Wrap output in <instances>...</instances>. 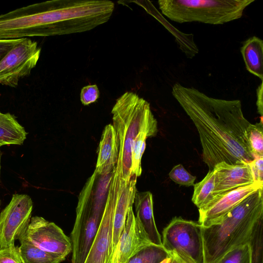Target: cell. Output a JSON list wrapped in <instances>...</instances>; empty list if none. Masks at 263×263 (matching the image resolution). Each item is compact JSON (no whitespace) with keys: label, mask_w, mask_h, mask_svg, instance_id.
I'll list each match as a JSON object with an SVG mask.
<instances>
[{"label":"cell","mask_w":263,"mask_h":263,"mask_svg":"<svg viewBox=\"0 0 263 263\" xmlns=\"http://www.w3.org/2000/svg\"><path fill=\"white\" fill-rule=\"evenodd\" d=\"M171 261H172V256L171 255V256L167 257L165 259H163L160 263H171Z\"/></svg>","instance_id":"34"},{"label":"cell","mask_w":263,"mask_h":263,"mask_svg":"<svg viewBox=\"0 0 263 263\" xmlns=\"http://www.w3.org/2000/svg\"><path fill=\"white\" fill-rule=\"evenodd\" d=\"M0 263H25L21 257L17 247L0 249Z\"/></svg>","instance_id":"28"},{"label":"cell","mask_w":263,"mask_h":263,"mask_svg":"<svg viewBox=\"0 0 263 263\" xmlns=\"http://www.w3.org/2000/svg\"><path fill=\"white\" fill-rule=\"evenodd\" d=\"M33 202L26 194H14L0 212V249L11 247L25 233L31 218Z\"/></svg>","instance_id":"10"},{"label":"cell","mask_w":263,"mask_h":263,"mask_svg":"<svg viewBox=\"0 0 263 263\" xmlns=\"http://www.w3.org/2000/svg\"><path fill=\"white\" fill-rule=\"evenodd\" d=\"M153 244L136 217L132 207L128 212L124 227L113 250L110 263H127L138 252Z\"/></svg>","instance_id":"12"},{"label":"cell","mask_w":263,"mask_h":263,"mask_svg":"<svg viewBox=\"0 0 263 263\" xmlns=\"http://www.w3.org/2000/svg\"><path fill=\"white\" fill-rule=\"evenodd\" d=\"M214 263H250L249 243L232 248Z\"/></svg>","instance_id":"26"},{"label":"cell","mask_w":263,"mask_h":263,"mask_svg":"<svg viewBox=\"0 0 263 263\" xmlns=\"http://www.w3.org/2000/svg\"><path fill=\"white\" fill-rule=\"evenodd\" d=\"M262 216L261 187L235 206L219 223L201 226L205 263H214L232 248L248 243L255 223Z\"/></svg>","instance_id":"3"},{"label":"cell","mask_w":263,"mask_h":263,"mask_svg":"<svg viewBox=\"0 0 263 263\" xmlns=\"http://www.w3.org/2000/svg\"><path fill=\"white\" fill-rule=\"evenodd\" d=\"M147 135L143 132L140 133L136 138L133 146L131 156L132 175L136 177L142 173L141 158L146 147Z\"/></svg>","instance_id":"25"},{"label":"cell","mask_w":263,"mask_h":263,"mask_svg":"<svg viewBox=\"0 0 263 263\" xmlns=\"http://www.w3.org/2000/svg\"><path fill=\"white\" fill-rule=\"evenodd\" d=\"M41 51L35 41L22 39L0 60V84L16 87L36 66Z\"/></svg>","instance_id":"9"},{"label":"cell","mask_w":263,"mask_h":263,"mask_svg":"<svg viewBox=\"0 0 263 263\" xmlns=\"http://www.w3.org/2000/svg\"><path fill=\"white\" fill-rule=\"evenodd\" d=\"M247 138L254 159L263 157L262 117L260 122L250 123L246 130Z\"/></svg>","instance_id":"24"},{"label":"cell","mask_w":263,"mask_h":263,"mask_svg":"<svg viewBox=\"0 0 263 263\" xmlns=\"http://www.w3.org/2000/svg\"><path fill=\"white\" fill-rule=\"evenodd\" d=\"M262 187L263 184L254 182L215 197L207 205L198 209V223L203 227H209L219 223L230 211L244 199Z\"/></svg>","instance_id":"13"},{"label":"cell","mask_w":263,"mask_h":263,"mask_svg":"<svg viewBox=\"0 0 263 263\" xmlns=\"http://www.w3.org/2000/svg\"><path fill=\"white\" fill-rule=\"evenodd\" d=\"M105 206L83 190L71 233V263H84L99 227Z\"/></svg>","instance_id":"6"},{"label":"cell","mask_w":263,"mask_h":263,"mask_svg":"<svg viewBox=\"0 0 263 263\" xmlns=\"http://www.w3.org/2000/svg\"><path fill=\"white\" fill-rule=\"evenodd\" d=\"M255 0H160L163 14L178 23L222 25L242 17Z\"/></svg>","instance_id":"5"},{"label":"cell","mask_w":263,"mask_h":263,"mask_svg":"<svg viewBox=\"0 0 263 263\" xmlns=\"http://www.w3.org/2000/svg\"><path fill=\"white\" fill-rule=\"evenodd\" d=\"M1 203H2L1 200L0 199V209H1Z\"/></svg>","instance_id":"36"},{"label":"cell","mask_w":263,"mask_h":263,"mask_svg":"<svg viewBox=\"0 0 263 263\" xmlns=\"http://www.w3.org/2000/svg\"><path fill=\"white\" fill-rule=\"evenodd\" d=\"M21 238L41 250L64 258L72 250L71 240L63 230L54 223L40 216L31 217Z\"/></svg>","instance_id":"11"},{"label":"cell","mask_w":263,"mask_h":263,"mask_svg":"<svg viewBox=\"0 0 263 263\" xmlns=\"http://www.w3.org/2000/svg\"><path fill=\"white\" fill-rule=\"evenodd\" d=\"M248 243L250 263H263V216L255 223Z\"/></svg>","instance_id":"23"},{"label":"cell","mask_w":263,"mask_h":263,"mask_svg":"<svg viewBox=\"0 0 263 263\" xmlns=\"http://www.w3.org/2000/svg\"><path fill=\"white\" fill-rule=\"evenodd\" d=\"M170 256L171 254L163 246L153 244L138 252L127 263H160Z\"/></svg>","instance_id":"22"},{"label":"cell","mask_w":263,"mask_h":263,"mask_svg":"<svg viewBox=\"0 0 263 263\" xmlns=\"http://www.w3.org/2000/svg\"><path fill=\"white\" fill-rule=\"evenodd\" d=\"M134 203L138 219L151 241L157 246H163L161 237L157 228L153 213V195L149 191L135 194Z\"/></svg>","instance_id":"17"},{"label":"cell","mask_w":263,"mask_h":263,"mask_svg":"<svg viewBox=\"0 0 263 263\" xmlns=\"http://www.w3.org/2000/svg\"><path fill=\"white\" fill-rule=\"evenodd\" d=\"M215 172L214 198L239 187L255 182L248 163L232 165L222 162L216 164Z\"/></svg>","instance_id":"14"},{"label":"cell","mask_w":263,"mask_h":263,"mask_svg":"<svg viewBox=\"0 0 263 263\" xmlns=\"http://www.w3.org/2000/svg\"><path fill=\"white\" fill-rule=\"evenodd\" d=\"M18 251L25 263H60L65 258L41 250L24 239L18 240Z\"/></svg>","instance_id":"20"},{"label":"cell","mask_w":263,"mask_h":263,"mask_svg":"<svg viewBox=\"0 0 263 263\" xmlns=\"http://www.w3.org/2000/svg\"><path fill=\"white\" fill-rule=\"evenodd\" d=\"M172 256L171 263H188L175 253H170Z\"/></svg>","instance_id":"33"},{"label":"cell","mask_w":263,"mask_h":263,"mask_svg":"<svg viewBox=\"0 0 263 263\" xmlns=\"http://www.w3.org/2000/svg\"><path fill=\"white\" fill-rule=\"evenodd\" d=\"M172 93L197 129L202 159L209 171L222 162L236 165L254 159L246 136L251 123L239 100L213 98L179 83L174 84Z\"/></svg>","instance_id":"1"},{"label":"cell","mask_w":263,"mask_h":263,"mask_svg":"<svg viewBox=\"0 0 263 263\" xmlns=\"http://www.w3.org/2000/svg\"><path fill=\"white\" fill-rule=\"evenodd\" d=\"M1 113V112L0 111V114Z\"/></svg>","instance_id":"37"},{"label":"cell","mask_w":263,"mask_h":263,"mask_svg":"<svg viewBox=\"0 0 263 263\" xmlns=\"http://www.w3.org/2000/svg\"><path fill=\"white\" fill-rule=\"evenodd\" d=\"M215 185V172L209 171L205 177L194 185V193L192 198L193 203L201 209L213 199V190Z\"/></svg>","instance_id":"21"},{"label":"cell","mask_w":263,"mask_h":263,"mask_svg":"<svg viewBox=\"0 0 263 263\" xmlns=\"http://www.w3.org/2000/svg\"><path fill=\"white\" fill-rule=\"evenodd\" d=\"M113 126L119 142L116 167L120 177L128 181L131 176V156L134 141L141 132L147 137L157 133V121L149 103L137 94L126 92L119 97L111 110Z\"/></svg>","instance_id":"4"},{"label":"cell","mask_w":263,"mask_h":263,"mask_svg":"<svg viewBox=\"0 0 263 263\" xmlns=\"http://www.w3.org/2000/svg\"><path fill=\"white\" fill-rule=\"evenodd\" d=\"M120 182V176L115 167L111 176L102 219L84 263H110L115 209Z\"/></svg>","instance_id":"8"},{"label":"cell","mask_w":263,"mask_h":263,"mask_svg":"<svg viewBox=\"0 0 263 263\" xmlns=\"http://www.w3.org/2000/svg\"><path fill=\"white\" fill-rule=\"evenodd\" d=\"M22 39L0 40V60Z\"/></svg>","instance_id":"31"},{"label":"cell","mask_w":263,"mask_h":263,"mask_svg":"<svg viewBox=\"0 0 263 263\" xmlns=\"http://www.w3.org/2000/svg\"><path fill=\"white\" fill-rule=\"evenodd\" d=\"M262 91H263V83L261 82L260 85L258 86L256 90L257 94V101L256 105L257 107L258 112L260 115L261 117H262L263 115V105H262Z\"/></svg>","instance_id":"32"},{"label":"cell","mask_w":263,"mask_h":263,"mask_svg":"<svg viewBox=\"0 0 263 263\" xmlns=\"http://www.w3.org/2000/svg\"><path fill=\"white\" fill-rule=\"evenodd\" d=\"M137 178L132 175L128 181H125L120 177L114 218L112 252L124 227L128 212L134 204Z\"/></svg>","instance_id":"15"},{"label":"cell","mask_w":263,"mask_h":263,"mask_svg":"<svg viewBox=\"0 0 263 263\" xmlns=\"http://www.w3.org/2000/svg\"><path fill=\"white\" fill-rule=\"evenodd\" d=\"M240 52L247 70L263 81V41L254 36L243 42Z\"/></svg>","instance_id":"18"},{"label":"cell","mask_w":263,"mask_h":263,"mask_svg":"<svg viewBox=\"0 0 263 263\" xmlns=\"http://www.w3.org/2000/svg\"><path fill=\"white\" fill-rule=\"evenodd\" d=\"M162 246L188 263H205L202 227L194 221L174 217L162 232Z\"/></svg>","instance_id":"7"},{"label":"cell","mask_w":263,"mask_h":263,"mask_svg":"<svg viewBox=\"0 0 263 263\" xmlns=\"http://www.w3.org/2000/svg\"><path fill=\"white\" fill-rule=\"evenodd\" d=\"M82 16L80 7L74 0L30 5L0 15V40L77 33Z\"/></svg>","instance_id":"2"},{"label":"cell","mask_w":263,"mask_h":263,"mask_svg":"<svg viewBox=\"0 0 263 263\" xmlns=\"http://www.w3.org/2000/svg\"><path fill=\"white\" fill-rule=\"evenodd\" d=\"M99 97V90L97 85L83 87L81 91L80 99L84 105H88L96 102Z\"/></svg>","instance_id":"29"},{"label":"cell","mask_w":263,"mask_h":263,"mask_svg":"<svg viewBox=\"0 0 263 263\" xmlns=\"http://www.w3.org/2000/svg\"><path fill=\"white\" fill-rule=\"evenodd\" d=\"M27 132L10 113L0 114V145H22L26 139Z\"/></svg>","instance_id":"19"},{"label":"cell","mask_w":263,"mask_h":263,"mask_svg":"<svg viewBox=\"0 0 263 263\" xmlns=\"http://www.w3.org/2000/svg\"><path fill=\"white\" fill-rule=\"evenodd\" d=\"M1 145H0V182H1V160L2 156V152L1 149Z\"/></svg>","instance_id":"35"},{"label":"cell","mask_w":263,"mask_h":263,"mask_svg":"<svg viewBox=\"0 0 263 263\" xmlns=\"http://www.w3.org/2000/svg\"><path fill=\"white\" fill-rule=\"evenodd\" d=\"M168 176L177 184L185 186H194L196 178L189 173L181 164L175 166L169 173Z\"/></svg>","instance_id":"27"},{"label":"cell","mask_w":263,"mask_h":263,"mask_svg":"<svg viewBox=\"0 0 263 263\" xmlns=\"http://www.w3.org/2000/svg\"><path fill=\"white\" fill-rule=\"evenodd\" d=\"M119 142L112 125H107L102 133L98 149L95 172L100 176L112 172L118 160Z\"/></svg>","instance_id":"16"},{"label":"cell","mask_w":263,"mask_h":263,"mask_svg":"<svg viewBox=\"0 0 263 263\" xmlns=\"http://www.w3.org/2000/svg\"><path fill=\"white\" fill-rule=\"evenodd\" d=\"M248 164L255 182L263 184V157L254 159Z\"/></svg>","instance_id":"30"}]
</instances>
